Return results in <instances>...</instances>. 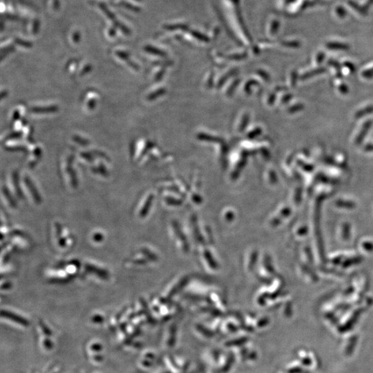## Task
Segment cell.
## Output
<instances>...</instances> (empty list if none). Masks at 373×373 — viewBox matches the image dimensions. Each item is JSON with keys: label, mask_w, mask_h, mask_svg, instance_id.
Instances as JSON below:
<instances>
[{"label": "cell", "mask_w": 373, "mask_h": 373, "mask_svg": "<svg viewBox=\"0 0 373 373\" xmlns=\"http://www.w3.org/2000/svg\"><path fill=\"white\" fill-rule=\"evenodd\" d=\"M2 316H5V317L14 321V322H17V323L21 324V325H29V322L26 319H24V318L21 317V316L17 315V314L11 313V312H7V311H3L2 312Z\"/></svg>", "instance_id": "obj_1"}, {"label": "cell", "mask_w": 373, "mask_h": 373, "mask_svg": "<svg viewBox=\"0 0 373 373\" xmlns=\"http://www.w3.org/2000/svg\"><path fill=\"white\" fill-rule=\"evenodd\" d=\"M57 110V108L55 106H48V108H36L34 109L35 112H54Z\"/></svg>", "instance_id": "obj_2"}, {"label": "cell", "mask_w": 373, "mask_h": 373, "mask_svg": "<svg viewBox=\"0 0 373 373\" xmlns=\"http://www.w3.org/2000/svg\"><path fill=\"white\" fill-rule=\"evenodd\" d=\"M26 184L27 185H29V188H30V190H31V192H32L33 195L34 196L35 199H36L37 201H38V200H40V196H38V194L37 193L36 189H35L34 186L31 184L29 179H26Z\"/></svg>", "instance_id": "obj_3"}]
</instances>
